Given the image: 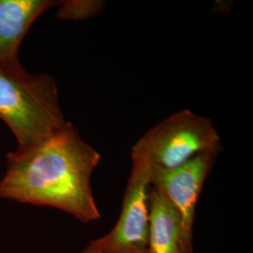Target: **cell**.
<instances>
[{"instance_id": "cell-1", "label": "cell", "mask_w": 253, "mask_h": 253, "mask_svg": "<svg viewBox=\"0 0 253 253\" xmlns=\"http://www.w3.org/2000/svg\"><path fill=\"white\" fill-rule=\"evenodd\" d=\"M100 161V154L67 121L44 141L7 154L0 198L58 208L83 223L95 221L100 213L91 176Z\"/></svg>"}, {"instance_id": "cell-2", "label": "cell", "mask_w": 253, "mask_h": 253, "mask_svg": "<svg viewBox=\"0 0 253 253\" xmlns=\"http://www.w3.org/2000/svg\"><path fill=\"white\" fill-rule=\"evenodd\" d=\"M0 118L26 149L54 135L63 127L64 118L54 77L31 74L23 67L0 66Z\"/></svg>"}, {"instance_id": "cell-3", "label": "cell", "mask_w": 253, "mask_h": 253, "mask_svg": "<svg viewBox=\"0 0 253 253\" xmlns=\"http://www.w3.org/2000/svg\"><path fill=\"white\" fill-rule=\"evenodd\" d=\"M221 146L209 118L181 110L148 129L131 148L132 162L171 169L209 149Z\"/></svg>"}, {"instance_id": "cell-4", "label": "cell", "mask_w": 253, "mask_h": 253, "mask_svg": "<svg viewBox=\"0 0 253 253\" xmlns=\"http://www.w3.org/2000/svg\"><path fill=\"white\" fill-rule=\"evenodd\" d=\"M120 216L107 235L90 241L101 253H147L150 167L132 162Z\"/></svg>"}, {"instance_id": "cell-5", "label": "cell", "mask_w": 253, "mask_h": 253, "mask_svg": "<svg viewBox=\"0 0 253 253\" xmlns=\"http://www.w3.org/2000/svg\"><path fill=\"white\" fill-rule=\"evenodd\" d=\"M221 146L198 154L187 163L171 169L150 167V186L166 197L180 218L183 242L190 253L195 210L206 179L211 171Z\"/></svg>"}, {"instance_id": "cell-6", "label": "cell", "mask_w": 253, "mask_h": 253, "mask_svg": "<svg viewBox=\"0 0 253 253\" xmlns=\"http://www.w3.org/2000/svg\"><path fill=\"white\" fill-rule=\"evenodd\" d=\"M56 3L51 0H0V66L22 67L18 50L23 39L35 20Z\"/></svg>"}, {"instance_id": "cell-7", "label": "cell", "mask_w": 253, "mask_h": 253, "mask_svg": "<svg viewBox=\"0 0 253 253\" xmlns=\"http://www.w3.org/2000/svg\"><path fill=\"white\" fill-rule=\"evenodd\" d=\"M149 234L147 253H190L183 242L176 210L156 188L148 193Z\"/></svg>"}, {"instance_id": "cell-8", "label": "cell", "mask_w": 253, "mask_h": 253, "mask_svg": "<svg viewBox=\"0 0 253 253\" xmlns=\"http://www.w3.org/2000/svg\"><path fill=\"white\" fill-rule=\"evenodd\" d=\"M104 7L103 1L73 0L64 2L57 17L60 20H86L99 14Z\"/></svg>"}, {"instance_id": "cell-9", "label": "cell", "mask_w": 253, "mask_h": 253, "mask_svg": "<svg viewBox=\"0 0 253 253\" xmlns=\"http://www.w3.org/2000/svg\"><path fill=\"white\" fill-rule=\"evenodd\" d=\"M81 253H101L100 252H99L93 245L91 244L90 242H89V244L87 245L86 247H85V249Z\"/></svg>"}]
</instances>
